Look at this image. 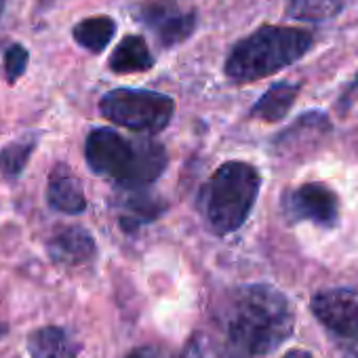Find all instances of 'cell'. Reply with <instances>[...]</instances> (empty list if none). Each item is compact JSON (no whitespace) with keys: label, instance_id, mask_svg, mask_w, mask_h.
Here are the masks:
<instances>
[{"label":"cell","instance_id":"1","mask_svg":"<svg viewBox=\"0 0 358 358\" xmlns=\"http://www.w3.org/2000/svg\"><path fill=\"white\" fill-rule=\"evenodd\" d=\"M222 343L234 358H259L274 352L293 333L289 299L270 285L230 291L215 314Z\"/></svg>","mask_w":358,"mask_h":358},{"label":"cell","instance_id":"2","mask_svg":"<svg viewBox=\"0 0 358 358\" xmlns=\"http://www.w3.org/2000/svg\"><path fill=\"white\" fill-rule=\"evenodd\" d=\"M85 158L97 175L112 177L120 186H148L166 166V154L158 141L127 139L112 129L89 133Z\"/></svg>","mask_w":358,"mask_h":358},{"label":"cell","instance_id":"3","mask_svg":"<svg viewBox=\"0 0 358 358\" xmlns=\"http://www.w3.org/2000/svg\"><path fill=\"white\" fill-rule=\"evenodd\" d=\"M312 45L314 38L308 30L295 26H262L234 45L226 59V76L238 85L262 80L293 66Z\"/></svg>","mask_w":358,"mask_h":358},{"label":"cell","instance_id":"4","mask_svg":"<svg viewBox=\"0 0 358 358\" xmlns=\"http://www.w3.org/2000/svg\"><path fill=\"white\" fill-rule=\"evenodd\" d=\"M262 188L259 171L241 160L224 162L203 186L199 207L207 228L220 236L236 232L251 215Z\"/></svg>","mask_w":358,"mask_h":358},{"label":"cell","instance_id":"5","mask_svg":"<svg viewBox=\"0 0 358 358\" xmlns=\"http://www.w3.org/2000/svg\"><path fill=\"white\" fill-rule=\"evenodd\" d=\"M101 114L124 129L137 133H160L173 118L171 97L148 89H114L99 101Z\"/></svg>","mask_w":358,"mask_h":358},{"label":"cell","instance_id":"6","mask_svg":"<svg viewBox=\"0 0 358 358\" xmlns=\"http://www.w3.org/2000/svg\"><path fill=\"white\" fill-rule=\"evenodd\" d=\"M285 215L291 222H310L331 230L339 224V196L322 182H308L289 190L282 199Z\"/></svg>","mask_w":358,"mask_h":358},{"label":"cell","instance_id":"7","mask_svg":"<svg viewBox=\"0 0 358 358\" xmlns=\"http://www.w3.org/2000/svg\"><path fill=\"white\" fill-rule=\"evenodd\" d=\"M318 322L345 341H358V291L327 289L312 297L310 303Z\"/></svg>","mask_w":358,"mask_h":358},{"label":"cell","instance_id":"8","mask_svg":"<svg viewBox=\"0 0 358 358\" xmlns=\"http://www.w3.org/2000/svg\"><path fill=\"white\" fill-rule=\"evenodd\" d=\"M139 17L156 34L162 47L184 43L196 28L194 11H182L175 0H148L139 9Z\"/></svg>","mask_w":358,"mask_h":358},{"label":"cell","instance_id":"9","mask_svg":"<svg viewBox=\"0 0 358 358\" xmlns=\"http://www.w3.org/2000/svg\"><path fill=\"white\" fill-rule=\"evenodd\" d=\"M116 207L120 209V226L127 232L158 220L166 211V203L156 194H150L145 186H122Z\"/></svg>","mask_w":358,"mask_h":358},{"label":"cell","instance_id":"10","mask_svg":"<svg viewBox=\"0 0 358 358\" xmlns=\"http://www.w3.org/2000/svg\"><path fill=\"white\" fill-rule=\"evenodd\" d=\"M47 201L55 211L68 215H78L87 209V199L83 194L80 182L64 164H57L49 175Z\"/></svg>","mask_w":358,"mask_h":358},{"label":"cell","instance_id":"11","mask_svg":"<svg viewBox=\"0 0 358 358\" xmlns=\"http://www.w3.org/2000/svg\"><path fill=\"white\" fill-rule=\"evenodd\" d=\"M49 255L57 264L80 266L95 255V243L83 228H62L49 241Z\"/></svg>","mask_w":358,"mask_h":358},{"label":"cell","instance_id":"12","mask_svg":"<svg viewBox=\"0 0 358 358\" xmlns=\"http://www.w3.org/2000/svg\"><path fill=\"white\" fill-rule=\"evenodd\" d=\"M329 118L322 112H306L297 118L295 124L278 135L276 148L280 152H299L303 148H312L329 133Z\"/></svg>","mask_w":358,"mask_h":358},{"label":"cell","instance_id":"13","mask_svg":"<svg viewBox=\"0 0 358 358\" xmlns=\"http://www.w3.org/2000/svg\"><path fill=\"white\" fill-rule=\"evenodd\" d=\"M28 350L32 358H76L80 343L59 327H45L30 335Z\"/></svg>","mask_w":358,"mask_h":358},{"label":"cell","instance_id":"14","mask_svg":"<svg viewBox=\"0 0 358 358\" xmlns=\"http://www.w3.org/2000/svg\"><path fill=\"white\" fill-rule=\"evenodd\" d=\"M297 95H299V85L276 83L255 101V106L251 108V118L264 122H278L289 114Z\"/></svg>","mask_w":358,"mask_h":358},{"label":"cell","instance_id":"15","mask_svg":"<svg viewBox=\"0 0 358 358\" xmlns=\"http://www.w3.org/2000/svg\"><path fill=\"white\" fill-rule=\"evenodd\" d=\"M114 74H131V72H148L154 66V57L148 49V43L141 36L129 34L120 41L108 62Z\"/></svg>","mask_w":358,"mask_h":358},{"label":"cell","instance_id":"16","mask_svg":"<svg viewBox=\"0 0 358 358\" xmlns=\"http://www.w3.org/2000/svg\"><path fill=\"white\" fill-rule=\"evenodd\" d=\"M352 0H289L287 15L297 22L324 24L335 20Z\"/></svg>","mask_w":358,"mask_h":358},{"label":"cell","instance_id":"17","mask_svg":"<svg viewBox=\"0 0 358 358\" xmlns=\"http://www.w3.org/2000/svg\"><path fill=\"white\" fill-rule=\"evenodd\" d=\"M72 34L80 47L89 49L91 53H101L110 45L112 36L116 34V24L112 17L97 15V17H89L76 24Z\"/></svg>","mask_w":358,"mask_h":358},{"label":"cell","instance_id":"18","mask_svg":"<svg viewBox=\"0 0 358 358\" xmlns=\"http://www.w3.org/2000/svg\"><path fill=\"white\" fill-rule=\"evenodd\" d=\"M34 145H36L34 139H26V141H13L0 150V173L7 179H17L26 169Z\"/></svg>","mask_w":358,"mask_h":358},{"label":"cell","instance_id":"19","mask_svg":"<svg viewBox=\"0 0 358 358\" xmlns=\"http://www.w3.org/2000/svg\"><path fill=\"white\" fill-rule=\"evenodd\" d=\"M158 358H162V356H158ZM171 358H234V356L213 335H209V333H194L192 339L186 343V348L179 352L177 356H171Z\"/></svg>","mask_w":358,"mask_h":358},{"label":"cell","instance_id":"20","mask_svg":"<svg viewBox=\"0 0 358 358\" xmlns=\"http://www.w3.org/2000/svg\"><path fill=\"white\" fill-rule=\"evenodd\" d=\"M28 68V51L22 45H11L5 53V72L7 80L15 83Z\"/></svg>","mask_w":358,"mask_h":358},{"label":"cell","instance_id":"21","mask_svg":"<svg viewBox=\"0 0 358 358\" xmlns=\"http://www.w3.org/2000/svg\"><path fill=\"white\" fill-rule=\"evenodd\" d=\"M356 101H358V76L345 87V91H343V95L339 99V106H341V110H345V108L354 106Z\"/></svg>","mask_w":358,"mask_h":358},{"label":"cell","instance_id":"22","mask_svg":"<svg viewBox=\"0 0 358 358\" xmlns=\"http://www.w3.org/2000/svg\"><path fill=\"white\" fill-rule=\"evenodd\" d=\"M160 354L156 352V350H152V348H141V350H135V352H131L127 358H158Z\"/></svg>","mask_w":358,"mask_h":358},{"label":"cell","instance_id":"23","mask_svg":"<svg viewBox=\"0 0 358 358\" xmlns=\"http://www.w3.org/2000/svg\"><path fill=\"white\" fill-rule=\"evenodd\" d=\"M282 358H312V354L306 352V350H291V352H287Z\"/></svg>","mask_w":358,"mask_h":358},{"label":"cell","instance_id":"24","mask_svg":"<svg viewBox=\"0 0 358 358\" xmlns=\"http://www.w3.org/2000/svg\"><path fill=\"white\" fill-rule=\"evenodd\" d=\"M345 358H358V350H354V352L345 354Z\"/></svg>","mask_w":358,"mask_h":358},{"label":"cell","instance_id":"25","mask_svg":"<svg viewBox=\"0 0 358 358\" xmlns=\"http://www.w3.org/2000/svg\"><path fill=\"white\" fill-rule=\"evenodd\" d=\"M0 3H3V0H0Z\"/></svg>","mask_w":358,"mask_h":358}]
</instances>
